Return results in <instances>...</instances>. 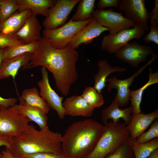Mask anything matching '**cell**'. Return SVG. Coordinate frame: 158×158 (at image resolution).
Masks as SVG:
<instances>
[{
    "instance_id": "6da1fadb",
    "label": "cell",
    "mask_w": 158,
    "mask_h": 158,
    "mask_svg": "<svg viewBox=\"0 0 158 158\" xmlns=\"http://www.w3.org/2000/svg\"><path fill=\"white\" fill-rule=\"evenodd\" d=\"M78 58V52L70 43L63 49H56L43 36L24 70L44 67L52 74L57 89L66 96L78 78L76 65Z\"/></svg>"
},
{
    "instance_id": "7a4b0ae2",
    "label": "cell",
    "mask_w": 158,
    "mask_h": 158,
    "mask_svg": "<svg viewBox=\"0 0 158 158\" xmlns=\"http://www.w3.org/2000/svg\"><path fill=\"white\" fill-rule=\"evenodd\" d=\"M104 127L92 118L73 122L62 135V154L66 158H84L95 147Z\"/></svg>"
},
{
    "instance_id": "3957f363",
    "label": "cell",
    "mask_w": 158,
    "mask_h": 158,
    "mask_svg": "<svg viewBox=\"0 0 158 158\" xmlns=\"http://www.w3.org/2000/svg\"><path fill=\"white\" fill-rule=\"evenodd\" d=\"M62 136L48 127L38 130L34 125L28 124L22 134L12 138L10 150L16 156L42 152L62 154Z\"/></svg>"
},
{
    "instance_id": "277c9868",
    "label": "cell",
    "mask_w": 158,
    "mask_h": 158,
    "mask_svg": "<svg viewBox=\"0 0 158 158\" xmlns=\"http://www.w3.org/2000/svg\"><path fill=\"white\" fill-rule=\"evenodd\" d=\"M103 132L95 147L84 158H105L130 139V134L124 123L112 121L104 125Z\"/></svg>"
},
{
    "instance_id": "5b68a950",
    "label": "cell",
    "mask_w": 158,
    "mask_h": 158,
    "mask_svg": "<svg viewBox=\"0 0 158 158\" xmlns=\"http://www.w3.org/2000/svg\"><path fill=\"white\" fill-rule=\"evenodd\" d=\"M31 121L20 113L17 104L8 108L0 107V133L12 138L20 135Z\"/></svg>"
},
{
    "instance_id": "8992f818",
    "label": "cell",
    "mask_w": 158,
    "mask_h": 158,
    "mask_svg": "<svg viewBox=\"0 0 158 158\" xmlns=\"http://www.w3.org/2000/svg\"><path fill=\"white\" fill-rule=\"evenodd\" d=\"M93 18L80 22H74L70 19L63 25L56 29H44L42 31L43 36L48 40L54 48L63 49L67 46L81 29L91 20Z\"/></svg>"
},
{
    "instance_id": "52a82bcc",
    "label": "cell",
    "mask_w": 158,
    "mask_h": 158,
    "mask_svg": "<svg viewBox=\"0 0 158 158\" xmlns=\"http://www.w3.org/2000/svg\"><path fill=\"white\" fill-rule=\"evenodd\" d=\"M145 33L143 29L136 25L134 27L124 29L113 35H104L102 40L101 49L110 54H115L131 40L142 38Z\"/></svg>"
},
{
    "instance_id": "ba28073f",
    "label": "cell",
    "mask_w": 158,
    "mask_h": 158,
    "mask_svg": "<svg viewBox=\"0 0 158 158\" xmlns=\"http://www.w3.org/2000/svg\"><path fill=\"white\" fill-rule=\"evenodd\" d=\"M113 9L107 10L95 9L92 15L102 26L109 30V34L113 35L125 29L134 27V22L126 19L121 12L114 11Z\"/></svg>"
},
{
    "instance_id": "9c48e42d",
    "label": "cell",
    "mask_w": 158,
    "mask_h": 158,
    "mask_svg": "<svg viewBox=\"0 0 158 158\" xmlns=\"http://www.w3.org/2000/svg\"><path fill=\"white\" fill-rule=\"evenodd\" d=\"M80 1L57 0L54 5L49 9L47 17L42 22L44 29H54L65 24L71 11Z\"/></svg>"
},
{
    "instance_id": "30bf717a",
    "label": "cell",
    "mask_w": 158,
    "mask_h": 158,
    "mask_svg": "<svg viewBox=\"0 0 158 158\" xmlns=\"http://www.w3.org/2000/svg\"><path fill=\"white\" fill-rule=\"evenodd\" d=\"M152 58L148 63L140 68L133 75L126 79L121 80L117 78L116 76L107 79L108 82L107 85V90L110 92L111 90L115 89L117 90V94L115 97L120 107L127 105L130 100L129 87L133 82L135 78L141 74L145 69L156 60L157 56L153 52Z\"/></svg>"
},
{
    "instance_id": "8fae6325",
    "label": "cell",
    "mask_w": 158,
    "mask_h": 158,
    "mask_svg": "<svg viewBox=\"0 0 158 158\" xmlns=\"http://www.w3.org/2000/svg\"><path fill=\"white\" fill-rule=\"evenodd\" d=\"M124 13V17L135 23L145 31L149 30L148 23L150 13L145 6L144 0H121L118 7Z\"/></svg>"
},
{
    "instance_id": "7c38bea8",
    "label": "cell",
    "mask_w": 158,
    "mask_h": 158,
    "mask_svg": "<svg viewBox=\"0 0 158 158\" xmlns=\"http://www.w3.org/2000/svg\"><path fill=\"white\" fill-rule=\"evenodd\" d=\"M153 52L150 46L140 45L136 41L128 42L116 53V57L137 68L142 62L146 61L148 56Z\"/></svg>"
},
{
    "instance_id": "4fadbf2b",
    "label": "cell",
    "mask_w": 158,
    "mask_h": 158,
    "mask_svg": "<svg viewBox=\"0 0 158 158\" xmlns=\"http://www.w3.org/2000/svg\"><path fill=\"white\" fill-rule=\"evenodd\" d=\"M42 79L38 82L40 89L39 94L46 101L49 108L56 111L61 119L65 115L62 106L63 97L59 96L51 87L49 81L48 71L45 68H41Z\"/></svg>"
},
{
    "instance_id": "5bb4252c",
    "label": "cell",
    "mask_w": 158,
    "mask_h": 158,
    "mask_svg": "<svg viewBox=\"0 0 158 158\" xmlns=\"http://www.w3.org/2000/svg\"><path fill=\"white\" fill-rule=\"evenodd\" d=\"M109 30L108 28L101 25L93 17L88 24L74 36L69 43L76 49L81 44L87 45L90 44L102 33Z\"/></svg>"
},
{
    "instance_id": "9a60e30c",
    "label": "cell",
    "mask_w": 158,
    "mask_h": 158,
    "mask_svg": "<svg viewBox=\"0 0 158 158\" xmlns=\"http://www.w3.org/2000/svg\"><path fill=\"white\" fill-rule=\"evenodd\" d=\"M158 118V109L148 114L141 113L131 114L130 121L127 125L130 134V141L132 142Z\"/></svg>"
},
{
    "instance_id": "2e32d148",
    "label": "cell",
    "mask_w": 158,
    "mask_h": 158,
    "mask_svg": "<svg viewBox=\"0 0 158 158\" xmlns=\"http://www.w3.org/2000/svg\"><path fill=\"white\" fill-rule=\"evenodd\" d=\"M42 26L36 16L31 11L21 29L14 34L25 44L39 41L41 39Z\"/></svg>"
},
{
    "instance_id": "e0dca14e",
    "label": "cell",
    "mask_w": 158,
    "mask_h": 158,
    "mask_svg": "<svg viewBox=\"0 0 158 158\" xmlns=\"http://www.w3.org/2000/svg\"><path fill=\"white\" fill-rule=\"evenodd\" d=\"M114 98L111 104L107 107L103 109L101 113V118L104 125L108 122L109 119H111L112 121L115 123L118 122L121 118L127 125L130 123L133 113V109L130 106L124 109H121Z\"/></svg>"
},
{
    "instance_id": "ac0fdd59",
    "label": "cell",
    "mask_w": 158,
    "mask_h": 158,
    "mask_svg": "<svg viewBox=\"0 0 158 158\" xmlns=\"http://www.w3.org/2000/svg\"><path fill=\"white\" fill-rule=\"evenodd\" d=\"M65 115L90 117L94 109L91 108L81 95H75L67 98L62 103Z\"/></svg>"
},
{
    "instance_id": "d6986e66",
    "label": "cell",
    "mask_w": 158,
    "mask_h": 158,
    "mask_svg": "<svg viewBox=\"0 0 158 158\" xmlns=\"http://www.w3.org/2000/svg\"><path fill=\"white\" fill-rule=\"evenodd\" d=\"M32 54L26 53L8 60L4 59L0 66V79L11 76L14 79L18 70H24L30 59Z\"/></svg>"
},
{
    "instance_id": "ffe728a7",
    "label": "cell",
    "mask_w": 158,
    "mask_h": 158,
    "mask_svg": "<svg viewBox=\"0 0 158 158\" xmlns=\"http://www.w3.org/2000/svg\"><path fill=\"white\" fill-rule=\"evenodd\" d=\"M98 68L97 72L94 76L95 84L93 87L99 93L107 86V78L111 73L115 72H123L126 68L118 66L112 67L107 59L99 60L97 63Z\"/></svg>"
},
{
    "instance_id": "44dd1931",
    "label": "cell",
    "mask_w": 158,
    "mask_h": 158,
    "mask_svg": "<svg viewBox=\"0 0 158 158\" xmlns=\"http://www.w3.org/2000/svg\"><path fill=\"white\" fill-rule=\"evenodd\" d=\"M57 0H17L19 6L18 11L28 10L37 16L40 15L47 17L49 9L53 7Z\"/></svg>"
},
{
    "instance_id": "7402d4cb",
    "label": "cell",
    "mask_w": 158,
    "mask_h": 158,
    "mask_svg": "<svg viewBox=\"0 0 158 158\" xmlns=\"http://www.w3.org/2000/svg\"><path fill=\"white\" fill-rule=\"evenodd\" d=\"M30 12L28 10L16 11L0 24V32L7 35L16 34L22 28Z\"/></svg>"
},
{
    "instance_id": "603a6c76",
    "label": "cell",
    "mask_w": 158,
    "mask_h": 158,
    "mask_svg": "<svg viewBox=\"0 0 158 158\" xmlns=\"http://www.w3.org/2000/svg\"><path fill=\"white\" fill-rule=\"evenodd\" d=\"M20 100L27 106L41 110L46 114L49 111V107L41 97L36 87L24 90L22 92Z\"/></svg>"
},
{
    "instance_id": "cb8c5ba5",
    "label": "cell",
    "mask_w": 158,
    "mask_h": 158,
    "mask_svg": "<svg viewBox=\"0 0 158 158\" xmlns=\"http://www.w3.org/2000/svg\"><path fill=\"white\" fill-rule=\"evenodd\" d=\"M150 73L148 74L149 79L148 82L140 88L135 90L129 91L131 101V106L133 109V113H141L140 105L145 90L149 86L158 83V71L152 73L151 68H149Z\"/></svg>"
},
{
    "instance_id": "d4e9b609",
    "label": "cell",
    "mask_w": 158,
    "mask_h": 158,
    "mask_svg": "<svg viewBox=\"0 0 158 158\" xmlns=\"http://www.w3.org/2000/svg\"><path fill=\"white\" fill-rule=\"evenodd\" d=\"M18 111L24 115L31 121L36 123L40 129L45 128L47 125L48 118L45 113L39 109L27 106L20 101L19 104H17Z\"/></svg>"
},
{
    "instance_id": "484cf974",
    "label": "cell",
    "mask_w": 158,
    "mask_h": 158,
    "mask_svg": "<svg viewBox=\"0 0 158 158\" xmlns=\"http://www.w3.org/2000/svg\"><path fill=\"white\" fill-rule=\"evenodd\" d=\"M39 41L27 44H17L4 49V59L8 60L22 54L29 53L32 55L35 52Z\"/></svg>"
},
{
    "instance_id": "4316f807",
    "label": "cell",
    "mask_w": 158,
    "mask_h": 158,
    "mask_svg": "<svg viewBox=\"0 0 158 158\" xmlns=\"http://www.w3.org/2000/svg\"><path fill=\"white\" fill-rule=\"evenodd\" d=\"M95 0H80L71 19L74 22H80L93 18L92 14L95 7Z\"/></svg>"
},
{
    "instance_id": "83f0119b",
    "label": "cell",
    "mask_w": 158,
    "mask_h": 158,
    "mask_svg": "<svg viewBox=\"0 0 158 158\" xmlns=\"http://www.w3.org/2000/svg\"><path fill=\"white\" fill-rule=\"evenodd\" d=\"M131 147L135 158H147L152 152L158 148V138L144 143L133 142Z\"/></svg>"
},
{
    "instance_id": "f1b7e54d",
    "label": "cell",
    "mask_w": 158,
    "mask_h": 158,
    "mask_svg": "<svg viewBox=\"0 0 158 158\" xmlns=\"http://www.w3.org/2000/svg\"><path fill=\"white\" fill-rule=\"evenodd\" d=\"M81 95L89 106L93 109L101 107L104 103L102 95L99 93L93 87L85 88Z\"/></svg>"
},
{
    "instance_id": "f546056e",
    "label": "cell",
    "mask_w": 158,
    "mask_h": 158,
    "mask_svg": "<svg viewBox=\"0 0 158 158\" xmlns=\"http://www.w3.org/2000/svg\"><path fill=\"white\" fill-rule=\"evenodd\" d=\"M17 0H0V24L18 11Z\"/></svg>"
},
{
    "instance_id": "4dcf8cb0",
    "label": "cell",
    "mask_w": 158,
    "mask_h": 158,
    "mask_svg": "<svg viewBox=\"0 0 158 158\" xmlns=\"http://www.w3.org/2000/svg\"><path fill=\"white\" fill-rule=\"evenodd\" d=\"M158 118L152 123L150 128L147 131L143 133L133 142L138 143H146L158 138Z\"/></svg>"
},
{
    "instance_id": "1f68e13d",
    "label": "cell",
    "mask_w": 158,
    "mask_h": 158,
    "mask_svg": "<svg viewBox=\"0 0 158 158\" xmlns=\"http://www.w3.org/2000/svg\"><path fill=\"white\" fill-rule=\"evenodd\" d=\"M130 139L113 151L105 158H135L131 147Z\"/></svg>"
},
{
    "instance_id": "d6a6232c",
    "label": "cell",
    "mask_w": 158,
    "mask_h": 158,
    "mask_svg": "<svg viewBox=\"0 0 158 158\" xmlns=\"http://www.w3.org/2000/svg\"><path fill=\"white\" fill-rule=\"evenodd\" d=\"M17 44H25L14 35H7L0 32V48Z\"/></svg>"
},
{
    "instance_id": "836d02e7",
    "label": "cell",
    "mask_w": 158,
    "mask_h": 158,
    "mask_svg": "<svg viewBox=\"0 0 158 158\" xmlns=\"http://www.w3.org/2000/svg\"><path fill=\"white\" fill-rule=\"evenodd\" d=\"M16 156L19 158H66L63 154L50 152L23 154Z\"/></svg>"
},
{
    "instance_id": "e575fe53",
    "label": "cell",
    "mask_w": 158,
    "mask_h": 158,
    "mask_svg": "<svg viewBox=\"0 0 158 158\" xmlns=\"http://www.w3.org/2000/svg\"><path fill=\"white\" fill-rule=\"evenodd\" d=\"M150 32L147 34L144 35L142 37L143 41L148 44L153 42L158 44V26L152 27L150 26Z\"/></svg>"
},
{
    "instance_id": "d590c367",
    "label": "cell",
    "mask_w": 158,
    "mask_h": 158,
    "mask_svg": "<svg viewBox=\"0 0 158 158\" xmlns=\"http://www.w3.org/2000/svg\"><path fill=\"white\" fill-rule=\"evenodd\" d=\"M120 0H99L97 4V7L99 10L106 7L118 8Z\"/></svg>"
},
{
    "instance_id": "8d00e7d4",
    "label": "cell",
    "mask_w": 158,
    "mask_h": 158,
    "mask_svg": "<svg viewBox=\"0 0 158 158\" xmlns=\"http://www.w3.org/2000/svg\"><path fill=\"white\" fill-rule=\"evenodd\" d=\"M154 6L150 13V23L151 26L156 27L157 26L158 23V0L154 1Z\"/></svg>"
},
{
    "instance_id": "74e56055",
    "label": "cell",
    "mask_w": 158,
    "mask_h": 158,
    "mask_svg": "<svg viewBox=\"0 0 158 158\" xmlns=\"http://www.w3.org/2000/svg\"><path fill=\"white\" fill-rule=\"evenodd\" d=\"M17 102L16 98H4L0 96V107L8 108L16 104Z\"/></svg>"
},
{
    "instance_id": "f35d334b",
    "label": "cell",
    "mask_w": 158,
    "mask_h": 158,
    "mask_svg": "<svg viewBox=\"0 0 158 158\" xmlns=\"http://www.w3.org/2000/svg\"><path fill=\"white\" fill-rule=\"evenodd\" d=\"M12 144V138L4 136L0 133V147L4 146L10 150L11 149Z\"/></svg>"
},
{
    "instance_id": "ab89813d",
    "label": "cell",
    "mask_w": 158,
    "mask_h": 158,
    "mask_svg": "<svg viewBox=\"0 0 158 158\" xmlns=\"http://www.w3.org/2000/svg\"><path fill=\"white\" fill-rule=\"evenodd\" d=\"M1 158H19L13 154L7 148L3 150L0 153Z\"/></svg>"
},
{
    "instance_id": "60d3db41",
    "label": "cell",
    "mask_w": 158,
    "mask_h": 158,
    "mask_svg": "<svg viewBox=\"0 0 158 158\" xmlns=\"http://www.w3.org/2000/svg\"><path fill=\"white\" fill-rule=\"evenodd\" d=\"M147 158H158V148L152 152Z\"/></svg>"
},
{
    "instance_id": "b9f144b4",
    "label": "cell",
    "mask_w": 158,
    "mask_h": 158,
    "mask_svg": "<svg viewBox=\"0 0 158 158\" xmlns=\"http://www.w3.org/2000/svg\"><path fill=\"white\" fill-rule=\"evenodd\" d=\"M4 60V49L0 48V66Z\"/></svg>"
}]
</instances>
